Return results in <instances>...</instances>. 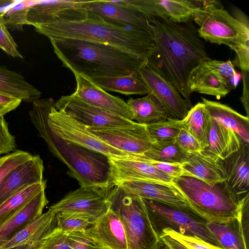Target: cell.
<instances>
[{
    "mask_svg": "<svg viewBox=\"0 0 249 249\" xmlns=\"http://www.w3.org/2000/svg\"><path fill=\"white\" fill-rule=\"evenodd\" d=\"M109 208L119 217L124 228L128 249H156L160 239L151 223L142 198L119 185L108 192Z\"/></svg>",
    "mask_w": 249,
    "mask_h": 249,
    "instance_id": "obj_6",
    "label": "cell"
},
{
    "mask_svg": "<svg viewBox=\"0 0 249 249\" xmlns=\"http://www.w3.org/2000/svg\"><path fill=\"white\" fill-rule=\"evenodd\" d=\"M146 127L153 142L176 140L180 130L183 128L182 120L172 118L147 124Z\"/></svg>",
    "mask_w": 249,
    "mask_h": 249,
    "instance_id": "obj_36",
    "label": "cell"
},
{
    "mask_svg": "<svg viewBox=\"0 0 249 249\" xmlns=\"http://www.w3.org/2000/svg\"><path fill=\"white\" fill-rule=\"evenodd\" d=\"M62 66L91 80L137 72L148 60L113 45L91 41L50 39Z\"/></svg>",
    "mask_w": 249,
    "mask_h": 249,
    "instance_id": "obj_2",
    "label": "cell"
},
{
    "mask_svg": "<svg viewBox=\"0 0 249 249\" xmlns=\"http://www.w3.org/2000/svg\"><path fill=\"white\" fill-rule=\"evenodd\" d=\"M160 238L169 249H189L169 236L162 235L160 236Z\"/></svg>",
    "mask_w": 249,
    "mask_h": 249,
    "instance_id": "obj_50",
    "label": "cell"
},
{
    "mask_svg": "<svg viewBox=\"0 0 249 249\" xmlns=\"http://www.w3.org/2000/svg\"><path fill=\"white\" fill-rule=\"evenodd\" d=\"M97 86L106 91H114L129 95H144L149 91L138 72L128 75L92 80Z\"/></svg>",
    "mask_w": 249,
    "mask_h": 249,
    "instance_id": "obj_33",
    "label": "cell"
},
{
    "mask_svg": "<svg viewBox=\"0 0 249 249\" xmlns=\"http://www.w3.org/2000/svg\"><path fill=\"white\" fill-rule=\"evenodd\" d=\"M182 121L183 128L197 141L201 150L207 149L212 118L203 103L193 106Z\"/></svg>",
    "mask_w": 249,
    "mask_h": 249,
    "instance_id": "obj_30",
    "label": "cell"
},
{
    "mask_svg": "<svg viewBox=\"0 0 249 249\" xmlns=\"http://www.w3.org/2000/svg\"><path fill=\"white\" fill-rule=\"evenodd\" d=\"M43 107L47 126L53 133L61 139L107 157L128 155L99 139L86 125L64 111L58 110L52 99H43Z\"/></svg>",
    "mask_w": 249,
    "mask_h": 249,
    "instance_id": "obj_9",
    "label": "cell"
},
{
    "mask_svg": "<svg viewBox=\"0 0 249 249\" xmlns=\"http://www.w3.org/2000/svg\"><path fill=\"white\" fill-rule=\"evenodd\" d=\"M162 235L169 236L183 244L189 249H224L209 243L199 238L194 236L185 235L168 228L162 230L159 235V237Z\"/></svg>",
    "mask_w": 249,
    "mask_h": 249,
    "instance_id": "obj_42",
    "label": "cell"
},
{
    "mask_svg": "<svg viewBox=\"0 0 249 249\" xmlns=\"http://www.w3.org/2000/svg\"><path fill=\"white\" fill-rule=\"evenodd\" d=\"M80 0H34L27 14L28 25L33 26L59 21H75L88 18Z\"/></svg>",
    "mask_w": 249,
    "mask_h": 249,
    "instance_id": "obj_14",
    "label": "cell"
},
{
    "mask_svg": "<svg viewBox=\"0 0 249 249\" xmlns=\"http://www.w3.org/2000/svg\"><path fill=\"white\" fill-rule=\"evenodd\" d=\"M115 185L120 186L127 192L142 199L196 212L173 184L155 181L131 180L123 181Z\"/></svg>",
    "mask_w": 249,
    "mask_h": 249,
    "instance_id": "obj_18",
    "label": "cell"
},
{
    "mask_svg": "<svg viewBox=\"0 0 249 249\" xmlns=\"http://www.w3.org/2000/svg\"><path fill=\"white\" fill-rule=\"evenodd\" d=\"M190 155L178 145L176 140L154 142L143 156L152 160L181 164Z\"/></svg>",
    "mask_w": 249,
    "mask_h": 249,
    "instance_id": "obj_35",
    "label": "cell"
},
{
    "mask_svg": "<svg viewBox=\"0 0 249 249\" xmlns=\"http://www.w3.org/2000/svg\"><path fill=\"white\" fill-rule=\"evenodd\" d=\"M110 187L81 186L68 193L49 210L55 214L60 212L80 213L89 217L94 223L109 209L107 194Z\"/></svg>",
    "mask_w": 249,
    "mask_h": 249,
    "instance_id": "obj_10",
    "label": "cell"
},
{
    "mask_svg": "<svg viewBox=\"0 0 249 249\" xmlns=\"http://www.w3.org/2000/svg\"><path fill=\"white\" fill-rule=\"evenodd\" d=\"M88 13L109 23L133 30L152 31L149 21L141 13L117 3L115 0H80Z\"/></svg>",
    "mask_w": 249,
    "mask_h": 249,
    "instance_id": "obj_15",
    "label": "cell"
},
{
    "mask_svg": "<svg viewBox=\"0 0 249 249\" xmlns=\"http://www.w3.org/2000/svg\"><path fill=\"white\" fill-rule=\"evenodd\" d=\"M142 200L152 226L159 237L162 230L168 228L222 248L207 227L209 220L196 212L151 200Z\"/></svg>",
    "mask_w": 249,
    "mask_h": 249,
    "instance_id": "obj_8",
    "label": "cell"
},
{
    "mask_svg": "<svg viewBox=\"0 0 249 249\" xmlns=\"http://www.w3.org/2000/svg\"><path fill=\"white\" fill-rule=\"evenodd\" d=\"M241 139L231 129L212 119L208 151L224 160L240 147Z\"/></svg>",
    "mask_w": 249,
    "mask_h": 249,
    "instance_id": "obj_29",
    "label": "cell"
},
{
    "mask_svg": "<svg viewBox=\"0 0 249 249\" xmlns=\"http://www.w3.org/2000/svg\"><path fill=\"white\" fill-rule=\"evenodd\" d=\"M19 1L16 0H0V15L4 16Z\"/></svg>",
    "mask_w": 249,
    "mask_h": 249,
    "instance_id": "obj_51",
    "label": "cell"
},
{
    "mask_svg": "<svg viewBox=\"0 0 249 249\" xmlns=\"http://www.w3.org/2000/svg\"><path fill=\"white\" fill-rule=\"evenodd\" d=\"M67 239L73 249H104L84 231L67 233Z\"/></svg>",
    "mask_w": 249,
    "mask_h": 249,
    "instance_id": "obj_44",
    "label": "cell"
},
{
    "mask_svg": "<svg viewBox=\"0 0 249 249\" xmlns=\"http://www.w3.org/2000/svg\"><path fill=\"white\" fill-rule=\"evenodd\" d=\"M204 64L222 78L230 90L235 89L238 85L240 77L230 60L224 61L209 58Z\"/></svg>",
    "mask_w": 249,
    "mask_h": 249,
    "instance_id": "obj_39",
    "label": "cell"
},
{
    "mask_svg": "<svg viewBox=\"0 0 249 249\" xmlns=\"http://www.w3.org/2000/svg\"><path fill=\"white\" fill-rule=\"evenodd\" d=\"M77 87L74 94L86 103L133 121V115L127 103L113 96L95 84L91 79L73 72Z\"/></svg>",
    "mask_w": 249,
    "mask_h": 249,
    "instance_id": "obj_19",
    "label": "cell"
},
{
    "mask_svg": "<svg viewBox=\"0 0 249 249\" xmlns=\"http://www.w3.org/2000/svg\"><path fill=\"white\" fill-rule=\"evenodd\" d=\"M56 228V214L48 210L2 245L0 249H23L34 246Z\"/></svg>",
    "mask_w": 249,
    "mask_h": 249,
    "instance_id": "obj_24",
    "label": "cell"
},
{
    "mask_svg": "<svg viewBox=\"0 0 249 249\" xmlns=\"http://www.w3.org/2000/svg\"><path fill=\"white\" fill-rule=\"evenodd\" d=\"M133 115V120L147 125L166 120L169 116L158 100L151 94L126 102Z\"/></svg>",
    "mask_w": 249,
    "mask_h": 249,
    "instance_id": "obj_31",
    "label": "cell"
},
{
    "mask_svg": "<svg viewBox=\"0 0 249 249\" xmlns=\"http://www.w3.org/2000/svg\"><path fill=\"white\" fill-rule=\"evenodd\" d=\"M173 184L192 208L209 221L226 222L237 217L249 193L244 196L234 193L226 181L211 185L194 177L173 178Z\"/></svg>",
    "mask_w": 249,
    "mask_h": 249,
    "instance_id": "obj_5",
    "label": "cell"
},
{
    "mask_svg": "<svg viewBox=\"0 0 249 249\" xmlns=\"http://www.w3.org/2000/svg\"><path fill=\"white\" fill-rule=\"evenodd\" d=\"M222 162L228 186L237 195L245 196L249 188V144L241 139L239 149L222 160Z\"/></svg>",
    "mask_w": 249,
    "mask_h": 249,
    "instance_id": "obj_23",
    "label": "cell"
},
{
    "mask_svg": "<svg viewBox=\"0 0 249 249\" xmlns=\"http://www.w3.org/2000/svg\"><path fill=\"white\" fill-rule=\"evenodd\" d=\"M243 83V90L240 100L242 102L247 113V117L249 118V72L242 71Z\"/></svg>",
    "mask_w": 249,
    "mask_h": 249,
    "instance_id": "obj_49",
    "label": "cell"
},
{
    "mask_svg": "<svg viewBox=\"0 0 249 249\" xmlns=\"http://www.w3.org/2000/svg\"><path fill=\"white\" fill-rule=\"evenodd\" d=\"M18 249H73L67 239V233L54 229L40 242L34 246Z\"/></svg>",
    "mask_w": 249,
    "mask_h": 249,
    "instance_id": "obj_40",
    "label": "cell"
},
{
    "mask_svg": "<svg viewBox=\"0 0 249 249\" xmlns=\"http://www.w3.org/2000/svg\"><path fill=\"white\" fill-rule=\"evenodd\" d=\"M85 231L104 249H128L123 225L110 208Z\"/></svg>",
    "mask_w": 249,
    "mask_h": 249,
    "instance_id": "obj_21",
    "label": "cell"
},
{
    "mask_svg": "<svg viewBox=\"0 0 249 249\" xmlns=\"http://www.w3.org/2000/svg\"><path fill=\"white\" fill-rule=\"evenodd\" d=\"M33 155L20 150L0 157V183L15 168L30 160Z\"/></svg>",
    "mask_w": 249,
    "mask_h": 249,
    "instance_id": "obj_41",
    "label": "cell"
},
{
    "mask_svg": "<svg viewBox=\"0 0 249 249\" xmlns=\"http://www.w3.org/2000/svg\"></svg>",
    "mask_w": 249,
    "mask_h": 249,
    "instance_id": "obj_53",
    "label": "cell"
},
{
    "mask_svg": "<svg viewBox=\"0 0 249 249\" xmlns=\"http://www.w3.org/2000/svg\"><path fill=\"white\" fill-rule=\"evenodd\" d=\"M156 249H169L161 240Z\"/></svg>",
    "mask_w": 249,
    "mask_h": 249,
    "instance_id": "obj_52",
    "label": "cell"
},
{
    "mask_svg": "<svg viewBox=\"0 0 249 249\" xmlns=\"http://www.w3.org/2000/svg\"><path fill=\"white\" fill-rule=\"evenodd\" d=\"M115 1L141 13L147 18H166L176 23H183L191 19L193 10L199 6L198 0H123Z\"/></svg>",
    "mask_w": 249,
    "mask_h": 249,
    "instance_id": "obj_16",
    "label": "cell"
},
{
    "mask_svg": "<svg viewBox=\"0 0 249 249\" xmlns=\"http://www.w3.org/2000/svg\"><path fill=\"white\" fill-rule=\"evenodd\" d=\"M147 163L167 174L171 177L176 178L184 175L180 164L170 163L152 160L143 156H138Z\"/></svg>",
    "mask_w": 249,
    "mask_h": 249,
    "instance_id": "obj_47",
    "label": "cell"
},
{
    "mask_svg": "<svg viewBox=\"0 0 249 249\" xmlns=\"http://www.w3.org/2000/svg\"><path fill=\"white\" fill-rule=\"evenodd\" d=\"M188 89L194 92L212 95L219 99L230 91L222 78L213 71L201 64L191 72L188 80Z\"/></svg>",
    "mask_w": 249,
    "mask_h": 249,
    "instance_id": "obj_27",
    "label": "cell"
},
{
    "mask_svg": "<svg viewBox=\"0 0 249 249\" xmlns=\"http://www.w3.org/2000/svg\"><path fill=\"white\" fill-rule=\"evenodd\" d=\"M29 113L31 121L49 150L67 165V173L76 179L80 186L109 188L113 186L108 157L63 140L53 133L45 121L43 99L33 103Z\"/></svg>",
    "mask_w": 249,
    "mask_h": 249,
    "instance_id": "obj_4",
    "label": "cell"
},
{
    "mask_svg": "<svg viewBox=\"0 0 249 249\" xmlns=\"http://www.w3.org/2000/svg\"><path fill=\"white\" fill-rule=\"evenodd\" d=\"M45 190H41L17 213L0 225V247L43 213L44 208L49 202Z\"/></svg>",
    "mask_w": 249,
    "mask_h": 249,
    "instance_id": "obj_25",
    "label": "cell"
},
{
    "mask_svg": "<svg viewBox=\"0 0 249 249\" xmlns=\"http://www.w3.org/2000/svg\"><path fill=\"white\" fill-rule=\"evenodd\" d=\"M207 227L224 249H248L249 239L237 217L226 222L209 221Z\"/></svg>",
    "mask_w": 249,
    "mask_h": 249,
    "instance_id": "obj_32",
    "label": "cell"
},
{
    "mask_svg": "<svg viewBox=\"0 0 249 249\" xmlns=\"http://www.w3.org/2000/svg\"><path fill=\"white\" fill-rule=\"evenodd\" d=\"M113 185L131 180L173 184V178L147 163L138 156L108 157Z\"/></svg>",
    "mask_w": 249,
    "mask_h": 249,
    "instance_id": "obj_17",
    "label": "cell"
},
{
    "mask_svg": "<svg viewBox=\"0 0 249 249\" xmlns=\"http://www.w3.org/2000/svg\"><path fill=\"white\" fill-rule=\"evenodd\" d=\"M34 0H19L4 16L7 29L12 31H22L25 25H28L27 14Z\"/></svg>",
    "mask_w": 249,
    "mask_h": 249,
    "instance_id": "obj_38",
    "label": "cell"
},
{
    "mask_svg": "<svg viewBox=\"0 0 249 249\" xmlns=\"http://www.w3.org/2000/svg\"><path fill=\"white\" fill-rule=\"evenodd\" d=\"M138 73L145 83L149 93L160 102L169 118L183 119L193 107L180 95L174 86L148 63Z\"/></svg>",
    "mask_w": 249,
    "mask_h": 249,
    "instance_id": "obj_13",
    "label": "cell"
},
{
    "mask_svg": "<svg viewBox=\"0 0 249 249\" xmlns=\"http://www.w3.org/2000/svg\"><path fill=\"white\" fill-rule=\"evenodd\" d=\"M0 48L13 57L23 59L18 50V45L5 25L3 15H0Z\"/></svg>",
    "mask_w": 249,
    "mask_h": 249,
    "instance_id": "obj_43",
    "label": "cell"
},
{
    "mask_svg": "<svg viewBox=\"0 0 249 249\" xmlns=\"http://www.w3.org/2000/svg\"><path fill=\"white\" fill-rule=\"evenodd\" d=\"M191 19L199 26L200 38L211 43L224 44L233 50L249 42L248 24L232 16L217 1L199 0Z\"/></svg>",
    "mask_w": 249,
    "mask_h": 249,
    "instance_id": "obj_7",
    "label": "cell"
},
{
    "mask_svg": "<svg viewBox=\"0 0 249 249\" xmlns=\"http://www.w3.org/2000/svg\"><path fill=\"white\" fill-rule=\"evenodd\" d=\"M55 107L88 127H108L128 125L135 122L105 110L83 101L74 93L62 96Z\"/></svg>",
    "mask_w": 249,
    "mask_h": 249,
    "instance_id": "obj_12",
    "label": "cell"
},
{
    "mask_svg": "<svg viewBox=\"0 0 249 249\" xmlns=\"http://www.w3.org/2000/svg\"><path fill=\"white\" fill-rule=\"evenodd\" d=\"M88 14L85 20L59 21L34 27L36 32L50 40L71 38L108 44L148 60L153 54L155 44L152 31L118 26L93 14Z\"/></svg>",
    "mask_w": 249,
    "mask_h": 249,
    "instance_id": "obj_3",
    "label": "cell"
},
{
    "mask_svg": "<svg viewBox=\"0 0 249 249\" xmlns=\"http://www.w3.org/2000/svg\"><path fill=\"white\" fill-rule=\"evenodd\" d=\"M155 50L148 64L191 103L188 80L192 71L209 58L192 19L176 23L166 18H148Z\"/></svg>",
    "mask_w": 249,
    "mask_h": 249,
    "instance_id": "obj_1",
    "label": "cell"
},
{
    "mask_svg": "<svg viewBox=\"0 0 249 249\" xmlns=\"http://www.w3.org/2000/svg\"><path fill=\"white\" fill-rule=\"evenodd\" d=\"M211 118L235 132L249 144V118L227 105L201 98Z\"/></svg>",
    "mask_w": 249,
    "mask_h": 249,
    "instance_id": "obj_26",
    "label": "cell"
},
{
    "mask_svg": "<svg viewBox=\"0 0 249 249\" xmlns=\"http://www.w3.org/2000/svg\"><path fill=\"white\" fill-rule=\"evenodd\" d=\"M88 129L107 144L128 155L144 156L153 142L146 125L136 122L128 125Z\"/></svg>",
    "mask_w": 249,
    "mask_h": 249,
    "instance_id": "obj_11",
    "label": "cell"
},
{
    "mask_svg": "<svg viewBox=\"0 0 249 249\" xmlns=\"http://www.w3.org/2000/svg\"><path fill=\"white\" fill-rule=\"evenodd\" d=\"M180 167L183 176L196 178L211 185L227 179L222 160L207 150L191 155Z\"/></svg>",
    "mask_w": 249,
    "mask_h": 249,
    "instance_id": "obj_22",
    "label": "cell"
},
{
    "mask_svg": "<svg viewBox=\"0 0 249 249\" xmlns=\"http://www.w3.org/2000/svg\"><path fill=\"white\" fill-rule=\"evenodd\" d=\"M56 228L66 233L84 231L93 224L86 215L75 213H56Z\"/></svg>",
    "mask_w": 249,
    "mask_h": 249,
    "instance_id": "obj_37",
    "label": "cell"
},
{
    "mask_svg": "<svg viewBox=\"0 0 249 249\" xmlns=\"http://www.w3.org/2000/svg\"><path fill=\"white\" fill-rule=\"evenodd\" d=\"M21 100L0 92V115L6 114L17 108Z\"/></svg>",
    "mask_w": 249,
    "mask_h": 249,
    "instance_id": "obj_48",
    "label": "cell"
},
{
    "mask_svg": "<svg viewBox=\"0 0 249 249\" xmlns=\"http://www.w3.org/2000/svg\"><path fill=\"white\" fill-rule=\"evenodd\" d=\"M46 187V181L28 186L15 194L0 205V225L4 223L32 197Z\"/></svg>",
    "mask_w": 249,
    "mask_h": 249,
    "instance_id": "obj_34",
    "label": "cell"
},
{
    "mask_svg": "<svg viewBox=\"0 0 249 249\" xmlns=\"http://www.w3.org/2000/svg\"><path fill=\"white\" fill-rule=\"evenodd\" d=\"M176 142L181 149L190 155L201 151L197 141L184 128L180 130Z\"/></svg>",
    "mask_w": 249,
    "mask_h": 249,
    "instance_id": "obj_46",
    "label": "cell"
},
{
    "mask_svg": "<svg viewBox=\"0 0 249 249\" xmlns=\"http://www.w3.org/2000/svg\"><path fill=\"white\" fill-rule=\"evenodd\" d=\"M0 92L28 103H33L41 95V91L28 82L20 73L1 65H0Z\"/></svg>",
    "mask_w": 249,
    "mask_h": 249,
    "instance_id": "obj_28",
    "label": "cell"
},
{
    "mask_svg": "<svg viewBox=\"0 0 249 249\" xmlns=\"http://www.w3.org/2000/svg\"><path fill=\"white\" fill-rule=\"evenodd\" d=\"M43 160L38 155L13 169L0 183V205L25 188L43 182Z\"/></svg>",
    "mask_w": 249,
    "mask_h": 249,
    "instance_id": "obj_20",
    "label": "cell"
},
{
    "mask_svg": "<svg viewBox=\"0 0 249 249\" xmlns=\"http://www.w3.org/2000/svg\"><path fill=\"white\" fill-rule=\"evenodd\" d=\"M16 146L15 137L10 133L4 116L0 115V156L15 151Z\"/></svg>",
    "mask_w": 249,
    "mask_h": 249,
    "instance_id": "obj_45",
    "label": "cell"
}]
</instances>
